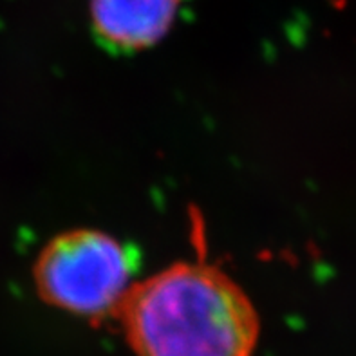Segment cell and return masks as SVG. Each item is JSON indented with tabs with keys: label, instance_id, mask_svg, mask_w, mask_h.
<instances>
[{
	"label": "cell",
	"instance_id": "3",
	"mask_svg": "<svg viewBox=\"0 0 356 356\" xmlns=\"http://www.w3.org/2000/svg\"><path fill=\"white\" fill-rule=\"evenodd\" d=\"M181 0H90L98 40L114 51H140L167 35Z\"/></svg>",
	"mask_w": 356,
	"mask_h": 356
},
{
	"label": "cell",
	"instance_id": "2",
	"mask_svg": "<svg viewBox=\"0 0 356 356\" xmlns=\"http://www.w3.org/2000/svg\"><path fill=\"white\" fill-rule=\"evenodd\" d=\"M136 259L120 241L98 230L54 237L35 264V284L45 302L72 315L102 321L118 315L132 288Z\"/></svg>",
	"mask_w": 356,
	"mask_h": 356
},
{
	"label": "cell",
	"instance_id": "1",
	"mask_svg": "<svg viewBox=\"0 0 356 356\" xmlns=\"http://www.w3.org/2000/svg\"><path fill=\"white\" fill-rule=\"evenodd\" d=\"M136 356H253L259 316L241 286L204 261L132 284L118 315Z\"/></svg>",
	"mask_w": 356,
	"mask_h": 356
}]
</instances>
